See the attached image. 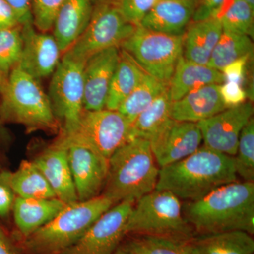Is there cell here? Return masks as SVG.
<instances>
[{
  "mask_svg": "<svg viewBox=\"0 0 254 254\" xmlns=\"http://www.w3.org/2000/svg\"><path fill=\"white\" fill-rule=\"evenodd\" d=\"M253 50L250 36L223 31L207 65L221 71L229 64L252 55Z\"/></svg>",
  "mask_w": 254,
  "mask_h": 254,
  "instance_id": "cell-29",
  "label": "cell"
},
{
  "mask_svg": "<svg viewBox=\"0 0 254 254\" xmlns=\"http://www.w3.org/2000/svg\"><path fill=\"white\" fill-rule=\"evenodd\" d=\"M0 254H28L0 221Z\"/></svg>",
  "mask_w": 254,
  "mask_h": 254,
  "instance_id": "cell-40",
  "label": "cell"
},
{
  "mask_svg": "<svg viewBox=\"0 0 254 254\" xmlns=\"http://www.w3.org/2000/svg\"><path fill=\"white\" fill-rule=\"evenodd\" d=\"M254 7L244 0H234L220 17L223 31L253 38Z\"/></svg>",
  "mask_w": 254,
  "mask_h": 254,
  "instance_id": "cell-32",
  "label": "cell"
},
{
  "mask_svg": "<svg viewBox=\"0 0 254 254\" xmlns=\"http://www.w3.org/2000/svg\"><path fill=\"white\" fill-rule=\"evenodd\" d=\"M237 175L245 182H254V120L241 133L236 154L233 157Z\"/></svg>",
  "mask_w": 254,
  "mask_h": 254,
  "instance_id": "cell-33",
  "label": "cell"
},
{
  "mask_svg": "<svg viewBox=\"0 0 254 254\" xmlns=\"http://www.w3.org/2000/svg\"><path fill=\"white\" fill-rule=\"evenodd\" d=\"M33 163L46 177L58 199L66 204L78 201L68 160L67 149L52 145Z\"/></svg>",
  "mask_w": 254,
  "mask_h": 254,
  "instance_id": "cell-17",
  "label": "cell"
},
{
  "mask_svg": "<svg viewBox=\"0 0 254 254\" xmlns=\"http://www.w3.org/2000/svg\"><path fill=\"white\" fill-rule=\"evenodd\" d=\"M94 9L93 0H66L57 15L53 35L64 54L86 29Z\"/></svg>",
  "mask_w": 254,
  "mask_h": 254,
  "instance_id": "cell-20",
  "label": "cell"
},
{
  "mask_svg": "<svg viewBox=\"0 0 254 254\" xmlns=\"http://www.w3.org/2000/svg\"><path fill=\"white\" fill-rule=\"evenodd\" d=\"M168 88V83L146 73L139 85L120 105L118 111L132 125L137 117Z\"/></svg>",
  "mask_w": 254,
  "mask_h": 254,
  "instance_id": "cell-28",
  "label": "cell"
},
{
  "mask_svg": "<svg viewBox=\"0 0 254 254\" xmlns=\"http://www.w3.org/2000/svg\"><path fill=\"white\" fill-rule=\"evenodd\" d=\"M6 77H7V76H5L4 73H2L0 71V92H1V89H2L3 86H4Z\"/></svg>",
  "mask_w": 254,
  "mask_h": 254,
  "instance_id": "cell-44",
  "label": "cell"
},
{
  "mask_svg": "<svg viewBox=\"0 0 254 254\" xmlns=\"http://www.w3.org/2000/svg\"><path fill=\"white\" fill-rule=\"evenodd\" d=\"M224 82L221 71L208 65L192 63L182 56L169 83V93L171 100L175 102L200 87L222 84Z\"/></svg>",
  "mask_w": 254,
  "mask_h": 254,
  "instance_id": "cell-23",
  "label": "cell"
},
{
  "mask_svg": "<svg viewBox=\"0 0 254 254\" xmlns=\"http://www.w3.org/2000/svg\"><path fill=\"white\" fill-rule=\"evenodd\" d=\"M21 34L22 53L17 67L37 80L54 73L62 54L54 36L37 32L33 22L22 25Z\"/></svg>",
  "mask_w": 254,
  "mask_h": 254,
  "instance_id": "cell-14",
  "label": "cell"
},
{
  "mask_svg": "<svg viewBox=\"0 0 254 254\" xmlns=\"http://www.w3.org/2000/svg\"><path fill=\"white\" fill-rule=\"evenodd\" d=\"M11 172L0 171V220H6L12 212L16 195L11 187L10 177Z\"/></svg>",
  "mask_w": 254,
  "mask_h": 254,
  "instance_id": "cell-37",
  "label": "cell"
},
{
  "mask_svg": "<svg viewBox=\"0 0 254 254\" xmlns=\"http://www.w3.org/2000/svg\"><path fill=\"white\" fill-rule=\"evenodd\" d=\"M17 15L20 24L32 21L31 0H6Z\"/></svg>",
  "mask_w": 254,
  "mask_h": 254,
  "instance_id": "cell-42",
  "label": "cell"
},
{
  "mask_svg": "<svg viewBox=\"0 0 254 254\" xmlns=\"http://www.w3.org/2000/svg\"><path fill=\"white\" fill-rule=\"evenodd\" d=\"M11 187L16 196L22 198H57L54 191L33 161L23 160L17 170L11 173Z\"/></svg>",
  "mask_w": 254,
  "mask_h": 254,
  "instance_id": "cell-27",
  "label": "cell"
},
{
  "mask_svg": "<svg viewBox=\"0 0 254 254\" xmlns=\"http://www.w3.org/2000/svg\"><path fill=\"white\" fill-rule=\"evenodd\" d=\"M220 94L227 108L243 104L248 98L245 88L242 85L234 82L225 81L220 84Z\"/></svg>",
  "mask_w": 254,
  "mask_h": 254,
  "instance_id": "cell-38",
  "label": "cell"
},
{
  "mask_svg": "<svg viewBox=\"0 0 254 254\" xmlns=\"http://www.w3.org/2000/svg\"><path fill=\"white\" fill-rule=\"evenodd\" d=\"M236 181L233 157L203 145L187 158L160 168L155 190H168L180 200L191 201Z\"/></svg>",
  "mask_w": 254,
  "mask_h": 254,
  "instance_id": "cell-2",
  "label": "cell"
},
{
  "mask_svg": "<svg viewBox=\"0 0 254 254\" xmlns=\"http://www.w3.org/2000/svg\"><path fill=\"white\" fill-rule=\"evenodd\" d=\"M66 0H31L33 26L43 33L53 29L55 18Z\"/></svg>",
  "mask_w": 254,
  "mask_h": 254,
  "instance_id": "cell-34",
  "label": "cell"
},
{
  "mask_svg": "<svg viewBox=\"0 0 254 254\" xmlns=\"http://www.w3.org/2000/svg\"><path fill=\"white\" fill-rule=\"evenodd\" d=\"M17 15L6 0H0V29L20 26Z\"/></svg>",
  "mask_w": 254,
  "mask_h": 254,
  "instance_id": "cell-41",
  "label": "cell"
},
{
  "mask_svg": "<svg viewBox=\"0 0 254 254\" xmlns=\"http://www.w3.org/2000/svg\"><path fill=\"white\" fill-rule=\"evenodd\" d=\"M234 0H196L191 21L221 17Z\"/></svg>",
  "mask_w": 254,
  "mask_h": 254,
  "instance_id": "cell-36",
  "label": "cell"
},
{
  "mask_svg": "<svg viewBox=\"0 0 254 254\" xmlns=\"http://www.w3.org/2000/svg\"><path fill=\"white\" fill-rule=\"evenodd\" d=\"M198 235L241 230L254 233V182H233L182 205Z\"/></svg>",
  "mask_w": 254,
  "mask_h": 254,
  "instance_id": "cell-1",
  "label": "cell"
},
{
  "mask_svg": "<svg viewBox=\"0 0 254 254\" xmlns=\"http://www.w3.org/2000/svg\"><path fill=\"white\" fill-rule=\"evenodd\" d=\"M134 203L113 205L89 227L72 247L61 254H112L126 236V225Z\"/></svg>",
  "mask_w": 254,
  "mask_h": 254,
  "instance_id": "cell-11",
  "label": "cell"
},
{
  "mask_svg": "<svg viewBox=\"0 0 254 254\" xmlns=\"http://www.w3.org/2000/svg\"><path fill=\"white\" fill-rule=\"evenodd\" d=\"M158 1L159 0H116L115 3L127 21L134 26H138Z\"/></svg>",
  "mask_w": 254,
  "mask_h": 254,
  "instance_id": "cell-35",
  "label": "cell"
},
{
  "mask_svg": "<svg viewBox=\"0 0 254 254\" xmlns=\"http://www.w3.org/2000/svg\"><path fill=\"white\" fill-rule=\"evenodd\" d=\"M123 248L133 254H197L190 240L143 235L133 236Z\"/></svg>",
  "mask_w": 254,
  "mask_h": 254,
  "instance_id": "cell-30",
  "label": "cell"
},
{
  "mask_svg": "<svg viewBox=\"0 0 254 254\" xmlns=\"http://www.w3.org/2000/svg\"><path fill=\"white\" fill-rule=\"evenodd\" d=\"M0 94L1 121L21 124L31 129L56 127V117L48 95L38 80L19 68L9 73Z\"/></svg>",
  "mask_w": 254,
  "mask_h": 254,
  "instance_id": "cell-6",
  "label": "cell"
},
{
  "mask_svg": "<svg viewBox=\"0 0 254 254\" xmlns=\"http://www.w3.org/2000/svg\"><path fill=\"white\" fill-rule=\"evenodd\" d=\"M252 55L244 57L240 59L229 64L221 70V73L224 76L225 81L234 82L239 83L244 87L246 81L247 67ZM245 88V87H244ZM246 90V89H245Z\"/></svg>",
  "mask_w": 254,
  "mask_h": 254,
  "instance_id": "cell-39",
  "label": "cell"
},
{
  "mask_svg": "<svg viewBox=\"0 0 254 254\" xmlns=\"http://www.w3.org/2000/svg\"><path fill=\"white\" fill-rule=\"evenodd\" d=\"M244 1H245L246 2L248 3V4H250L251 6L254 7V0H244Z\"/></svg>",
  "mask_w": 254,
  "mask_h": 254,
  "instance_id": "cell-46",
  "label": "cell"
},
{
  "mask_svg": "<svg viewBox=\"0 0 254 254\" xmlns=\"http://www.w3.org/2000/svg\"><path fill=\"white\" fill-rule=\"evenodd\" d=\"M115 1H116V0H93L94 4L103 2H115Z\"/></svg>",
  "mask_w": 254,
  "mask_h": 254,
  "instance_id": "cell-45",
  "label": "cell"
},
{
  "mask_svg": "<svg viewBox=\"0 0 254 254\" xmlns=\"http://www.w3.org/2000/svg\"><path fill=\"white\" fill-rule=\"evenodd\" d=\"M182 1H196V0H182Z\"/></svg>",
  "mask_w": 254,
  "mask_h": 254,
  "instance_id": "cell-47",
  "label": "cell"
},
{
  "mask_svg": "<svg viewBox=\"0 0 254 254\" xmlns=\"http://www.w3.org/2000/svg\"><path fill=\"white\" fill-rule=\"evenodd\" d=\"M113 205L102 194L67 204L53 220L21 240L23 248L28 254H61Z\"/></svg>",
  "mask_w": 254,
  "mask_h": 254,
  "instance_id": "cell-4",
  "label": "cell"
},
{
  "mask_svg": "<svg viewBox=\"0 0 254 254\" xmlns=\"http://www.w3.org/2000/svg\"><path fill=\"white\" fill-rule=\"evenodd\" d=\"M145 75L146 73L131 55L125 50L120 49V58L110 83L105 109L118 110Z\"/></svg>",
  "mask_w": 254,
  "mask_h": 254,
  "instance_id": "cell-24",
  "label": "cell"
},
{
  "mask_svg": "<svg viewBox=\"0 0 254 254\" xmlns=\"http://www.w3.org/2000/svg\"><path fill=\"white\" fill-rule=\"evenodd\" d=\"M254 107L251 102L227 108L198 124L205 146L234 157L242 130L252 120Z\"/></svg>",
  "mask_w": 254,
  "mask_h": 254,
  "instance_id": "cell-12",
  "label": "cell"
},
{
  "mask_svg": "<svg viewBox=\"0 0 254 254\" xmlns=\"http://www.w3.org/2000/svg\"><path fill=\"white\" fill-rule=\"evenodd\" d=\"M22 26L0 29V71L7 76L17 67L21 53L23 41Z\"/></svg>",
  "mask_w": 254,
  "mask_h": 254,
  "instance_id": "cell-31",
  "label": "cell"
},
{
  "mask_svg": "<svg viewBox=\"0 0 254 254\" xmlns=\"http://www.w3.org/2000/svg\"><path fill=\"white\" fill-rule=\"evenodd\" d=\"M195 1L159 0L140 26L165 34L181 36L192 21Z\"/></svg>",
  "mask_w": 254,
  "mask_h": 254,
  "instance_id": "cell-19",
  "label": "cell"
},
{
  "mask_svg": "<svg viewBox=\"0 0 254 254\" xmlns=\"http://www.w3.org/2000/svg\"><path fill=\"white\" fill-rule=\"evenodd\" d=\"M84 65L63 56L53 73L48 98L55 117L63 120V133L76 127L84 110Z\"/></svg>",
  "mask_w": 254,
  "mask_h": 254,
  "instance_id": "cell-10",
  "label": "cell"
},
{
  "mask_svg": "<svg viewBox=\"0 0 254 254\" xmlns=\"http://www.w3.org/2000/svg\"><path fill=\"white\" fill-rule=\"evenodd\" d=\"M172 105L173 100L168 89L132 123L133 138H143L150 141L171 120Z\"/></svg>",
  "mask_w": 254,
  "mask_h": 254,
  "instance_id": "cell-26",
  "label": "cell"
},
{
  "mask_svg": "<svg viewBox=\"0 0 254 254\" xmlns=\"http://www.w3.org/2000/svg\"><path fill=\"white\" fill-rule=\"evenodd\" d=\"M132 139L131 124L118 110H84L76 127L62 133L53 145L66 149L80 145L108 160Z\"/></svg>",
  "mask_w": 254,
  "mask_h": 254,
  "instance_id": "cell-7",
  "label": "cell"
},
{
  "mask_svg": "<svg viewBox=\"0 0 254 254\" xmlns=\"http://www.w3.org/2000/svg\"><path fill=\"white\" fill-rule=\"evenodd\" d=\"M66 149L78 201L101 195L108 175V159L80 145H70Z\"/></svg>",
  "mask_w": 254,
  "mask_h": 254,
  "instance_id": "cell-15",
  "label": "cell"
},
{
  "mask_svg": "<svg viewBox=\"0 0 254 254\" xmlns=\"http://www.w3.org/2000/svg\"><path fill=\"white\" fill-rule=\"evenodd\" d=\"M149 142L157 165L162 168L194 153L203 138L198 124L171 119Z\"/></svg>",
  "mask_w": 254,
  "mask_h": 254,
  "instance_id": "cell-13",
  "label": "cell"
},
{
  "mask_svg": "<svg viewBox=\"0 0 254 254\" xmlns=\"http://www.w3.org/2000/svg\"><path fill=\"white\" fill-rule=\"evenodd\" d=\"M112 254H133L131 253V252H128L125 249L123 248V247H119L118 250L115 251V252H113Z\"/></svg>",
  "mask_w": 254,
  "mask_h": 254,
  "instance_id": "cell-43",
  "label": "cell"
},
{
  "mask_svg": "<svg viewBox=\"0 0 254 254\" xmlns=\"http://www.w3.org/2000/svg\"><path fill=\"white\" fill-rule=\"evenodd\" d=\"M190 243L197 254H253L252 235L241 230L200 235Z\"/></svg>",
  "mask_w": 254,
  "mask_h": 254,
  "instance_id": "cell-25",
  "label": "cell"
},
{
  "mask_svg": "<svg viewBox=\"0 0 254 254\" xmlns=\"http://www.w3.org/2000/svg\"><path fill=\"white\" fill-rule=\"evenodd\" d=\"M159 172L150 142L133 138L108 159V175L101 194L114 205L123 201L135 203L155 190Z\"/></svg>",
  "mask_w": 254,
  "mask_h": 254,
  "instance_id": "cell-3",
  "label": "cell"
},
{
  "mask_svg": "<svg viewBox=\"0 0 254 254\" xmlns=\"http://www.w3.org/2000/svg\"><path fill=\"white\" fill-rule=\"evenodd\" d=\"M220 84H209L173 102L171 118L176 121L198 123L227 109L220 94Z\"/></svg>",
  "mask_w": 254,
  "mask_h": 254,
  "instance_id": "cell-18",
  "label": "cell"
},
{
  "mask_svg": "<svg viewBox=\"0 0 254 254\" xmlns=\"http://www.w3.org/2000/svg\"><path fill=\"white\" fill-rule=\"evenodd\" d=\"M136 28L125 18L116 3L95 4L86 29L64 57L86 63L103 50L121 48Z\"/></svg>",
  "mask_w": 254,
  "mask_h": 254,
  "instance_id": "cell-8",
  "label": "cell"
},
{
  "mask_svg": "<svg viewBox=\"0 0 254 254\" xmlns=\"http://www.w3.org/2000/svg\"><path fill=\"white\" fill-rule=\"evenodd\" d=\"M66 205L58 198L16 196L11 213L22 240L53 220Z\"/></svg>",
  "mask_w": 254,
  "mask_h": 254,
  "instance_id": "cell-21",
  "label": "cell"
},
{
  "mask_svg": "<svg viewBox=\"0 0 254 254\" xmlns=\"http://www.w3.org/2000/svg\"><path fill=\"white\" fill-rule=\"evenodd\" d=\"M133 205L127 220L126 235L190 241L193 228L184 216L181 200L168 190H155Z\"/></svg>",
  "mask_w": 254,
  "mask_h": 254,
  "instance_id": "cell-5",
  "label": "cell"
},
{
  "mask_svg": "<svg viewBox=\"0 0 254 254\" xmlns=\"http://www.w3.org/2000/svg\"><path fill=\"white\" fill-rule=\"evenodd\" d=\"M120 49L131 55L145 73L169 84L183 56V35L165 34L138 26Z\"/></svg>",
  "mask_w": 254,
  "mask_h": 254,
  "instance_id": "cell-9",
  "label": "cell"
},
{
  "mask_svg": "<svg viewBox=\"0 0 254 254\" xmlns=\"http://www.w3.org/2000/svg\"><path fill=\"white\" fill-rule=\"evenodd\" d=\"M120 48H108L97 53L83 68V108L89 111L105 109L112 78L118 65Z\"/></svg>",
  "mask_w": 254,
  "mask_h": 254,
  "instance_id": "cell-16",
  "label": "cell"
},
{
  "mask_svg": "<svg viewBox=\"0 0 254 254\" xmlns=\"http://www.w3.org/2000/svg\"><path fill=\"white\" fill-rule=\"evenodd\" d=\"M222 32L220 18L191 21L183 34V58L192 63L208 64Z\"/></svg>",
  "mask_w": 254,
  "mask_h": 254,
  "instance_id": "cell-22",
  "label": "cell"
},
{
  "mask_svg": "<svg viewBox=\"0 0 254 254\" xmlns=\"http://www.w3.org/2000/svg\"><path fill=\"white\" fill-rule=\"evenodd\" d=\"M1 170H2V168H1V163H0V171H1Z\"/></svg>",
  "mask_w": 254,
  "mask_h": 254,
  "instance_id": "cell-48",
  "label": "cell"
}]
</instances>
